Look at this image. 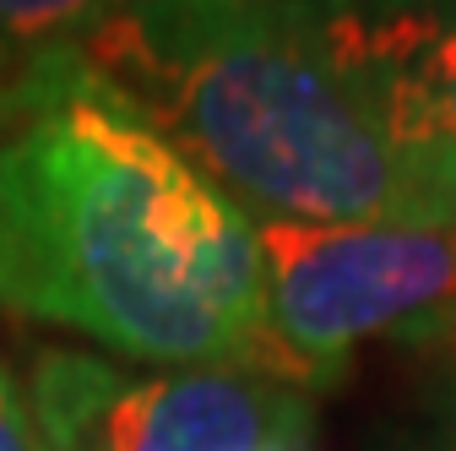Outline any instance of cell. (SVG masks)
Returning <instances> with one entry per match:
<instances>
[{
  "label": "cell",
  "mask_w": 456,
  "mask_h": 451,
  "mask_svg": "<svg viewBox=\"0 0 456 451\" xmlns=\"http://www.w3.org/2000/svg\"><path fill=\"white\" fill-rule=\"evenodd\" d=\"M22 386L61 451H305L315 430V391L261 370H126L49 343Z\"/></svg>",
  "instance_id": "4"
},
{
  "label": "cell",
  "mask_w": 456,
  "mask_h": 451,
  "mask_svg": "<svg viewBox=\"0 0 456 451\" xmlns=\"http://www.w3.org/2000/svg\"><path fill=\"white\" fill-rule=\"evenodd\" d=\"M315 17L396 168L456 223V0H315Z\"/></svg>",
  "instance_id": "5"
},
{
  "label": "cell",
  "mask_w": 456,
  "mask_h": 451,
  "mask_svg": "<svg viewBox=\"0 0 456 451\" xmlns=\"http://www.w3.org/2000/svg\"><path fill=\"white\" fill-rule=\"evenodd\" d=\"M126 0H0V93L33 66L71 54Z\"/></svg>",
  "instance_id": "6"
},
{
  "label": "cell",
  "mask_w": 456,
  "mask_h": 451,
  "mask_svg": "<svg viewBox=\"0 0 456 451\" xmlns=\"http://www.w3.org/2000/svg\"><path fill=\"white\" fill-rule=\"evenodd\" d=\"M0 451H38V424L28 408L22 370L0 359Z\"/></svg>",
  "instance_id": "7"
},
{
  "label": "cell",
  "mask_w": 456,
  "mask_h": 451,
  "mask_svg": "<svg viewBox=\"0 0 456 451\" xmlns=\"http://www.w3.org/2000/svg\"><path fill=\"white\" fill-rule=\"evenodd\" d=\"M266 326L289 381L326 391L375 337H424L456 305V229L256 223Z\"/></svg>",
  "instance_id": "3"
},
{
  "label": "cell",
  "mask_w": 456,
  "mask_h": 451,
  "mask_svg": "<svg viewBox=\"0 0 456 451\" xmlns=\"http://www.w3.org/2000/svg\"><path fill=\"white\" fill-rule=\"evenodd\" d=\"M71 61L256 223H435L315 0H126Z\"/></svg>",
  "instance_id": "2"
},
{
  "label": "cell",
  "mask_w": 456,
  "mask_h": 451,
  "mask_svg": "<svg viewBox=\"0 0 456 451\" xmlns=\"http://www.w3.org/2000/svg\"><path fill=\"white\" fill-rule=\"evenodd\" d=\"M0 310L147 370L289 381L256 217L71 54L0 93Z\"/></svg>",
  "instance_id": "1"
},
{
  "label": "cell",
  "mask_w": 456,
  "mask_h": 451,
  "mask_svg": "<svg viewBox=\"0 0 456 451\" xmlns=\"http://www.w3.org/2000/svg\"><path fill=\"white\" fill-rule=\"evenodd\" d=\"M424 337H456V305H451V310H445V316H440V321L424 332Z\"/></svg>",
  "instance_id": "8"
},
{
  "label": "cell",
  "mask_w": 456,
  "mask_h": 451,
  "mask_svg": "<svg viewBox=\"0 0 456 451\" xmlns=\"http://www.w3.org/2000/svg\"><path fill=\"white\" fill-rule=\"evenodd\" d=\"M38 451H61V446H49V440H38Z\"/></svg>",
  "instance_id": "9"
}]
</instances>
